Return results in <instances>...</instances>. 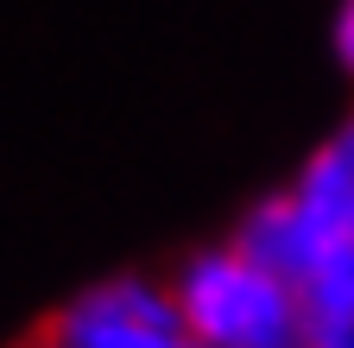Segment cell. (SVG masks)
<instances>
[{
    "mask_svg": "<svg viewBox=\"0 0 354 348\" xmlns=\"http://www.w3.org/2000/svg\"><path fill=\"white\" fill-rule=\"evenodd\" d=\"M171 304L203 348H297V291L241 241L203 247L171 279Z\"/></svg>",
    "mask_w": 354,
    "mask_h": 348,
    "instance_id": "cell-1",
    "label": "cell"
},
{
    "mask_svg": "<svg viewBox=\"0 0 354 348\" xmlns=\"http://www.w3.org/2000/svg\"><path fill=\"white\" fill-rule=\"evenodd\" d=\"M234 241L253 247L285 279H297L304 266H317L335 247H354V120L297 171V184L285 196L259 203L247 215V228Z\"/></svg>",
    "mask_w": 354,
    "mask_h": 348,
    "instance_id": "cell-2",
    "label": "cell"
},
{
    "mask_svg": "<svg viewBox=\"0 0 354 348\" xmlns=\"http://www.w3.org/2000/svg\"><path fill=\"white\" fill-rule=\"evenodd\" d=\"M177 336H184V323H177L171 285L108 279V285H88L51 323L44 342H57V348H171Z\"/></svg>",
    "mask_w": 354,
    "mask_h": 348,
    "instance_id": "cell-3",
    "label": "cell"
},
{
    "mask_svg": "<svg viewBox=\"0 0 354 348\" xmlns=\"http://www.w3.org/2000/svg\"><path fill=\"white\" fill-rule=\"evenodd\" d=\"M297 291V348H354V247L323 253L291 279Z\"/></svg>",
    "mask_w": 354,
    "mask_h": 348,
    "instance_id": "cell-4",
    "label": "cell"
},
{
    "mask_svg": "<svg viewBox=\"0 0 354 348\" xmlns=\"http://www.w3.org/2000/svg\"><path fill=\"white\" fill-rule=\"evenodd\" d=\"M335 45H342V64L354 70V0L342 7V26H335Z\"/></svg>",
    "mask_w": 354,
    "mask_h": 348,
    "instance_id": "cell-5",
    "label": "cell"
},
{
    "mask_svg": "<svg viewBox=\"0 0 354 348\" xmlns=\"http://www.w3.org/2000/svg\"><path fill=\"white\" fill-rule=\"evenodd\" d=\"M171 348H203V342H190V336H177V342H171Z\"/></svg>",
    "mask_w": 354,
    "mask_h": 348,
    "instance_id": "cell-6",
    "label": "cell"
},
{
    "mask_svg": "<svg viewBox=\"0 0 354 348\" xmlns=\"http://www.w3.org/2000/svg\"><path fill=\"white\" fill-rule=\"evenodd\" d=\"M38 348H57V342H38Z\"/></svg>",
    "mask_w": 354,
    "mask_h": 348,
    "instance_id": "cell-7",
    "label": "cell"
}]
</instances>
